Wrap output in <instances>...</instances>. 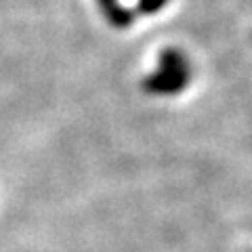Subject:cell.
Returning a JSON list of instances; mask_svg holds the SVG:
<instances>
[{
	"mask_svg": "<svg viewBox=\"0 0 252 252\" xmlns=\"http://www.w3.org/2000/svg\"><path fill=\"white\" fill-rule=\"evenodd\" d=\"M168 2L170 0H139L135 13L137 15H154L158 11H162Z\"/></svg>",
	"mask_w": 252,
	"mask_h": 252,
	"instance_id": "cell-3",
	"label": "cell"
},
{
	"mask_svg": "<svg viewBox=\"0 0 252 252\" xmlns=\"http://www.w3.org/2000/svg\"><path fill=\"white\" fill-rule=\"evenodd\" d=\"M101 13H103V17L112 23L114 28H128L132 21H135V11L130 9H124L120 6L118 0H97Z\"/></svg>",
	"mask_w": 252,
	"mask_h": 252,
	"instance_id": "cell-2",
	"label": "cell"
},
{
	"mask_svg": "<svg viewBox=\"0 0 252 252\" xmlns=\"http://www.w3.org/2000/svg\"><path fill=\"white\" fill-rule=\"evenodd\" d=\"M191 80V63L179 49H164L160 53L158 72L143 80V91L149 94H177L187 89Z\"/></svg>",
	"mask_w": 252,
	"mask_h": 252,
	"instance_id": "cell-1",
	"label": "cell"
}]
</instances>
